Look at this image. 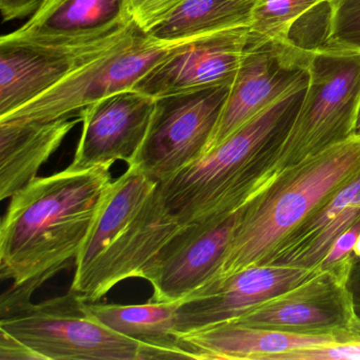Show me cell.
Returning <instances> with one entry per match:
<instances>
[{
  "label": "cell",
  "instance_id": "cell-1",
  "mask_svg": "<svg viewBox=\"0 0 360 360\" xmlns=\"http://www.w3.org/2000/svg\"><path fill=\"white\" fill-rule=\"evenodd\" d=\"M110 167L37 176L10 198L0 227V276L13 285L1 298V317L30 303L33 292L75 260L112 183Z\"/></svg>",
  "mask_w": 360,
  "mask_h": 360
},
{
  "label": "cell",
  "instance_id": "cell-2",
  "mask_svg": "<svg viewBox=\"0 0 360 360\" xmlns=\"http://www.w3.org/2000/svg\"><path fill=\"white\" fill-rule=\"evenodd\" d=\"M307 88L288 92L220 146L160 184L164 203L179 222L224 220L243 205L269 176Z\"/></svg>",
  "mask_w": 360,
  "mask_h": 360
},
{
  "label": "cell",
  "instance_id": "cell-3",
  "mask_svg": "<svg viewBox=\"0 0 360 360\" xmlns=\"http://www.w3.org/2000/svg\"><path fill=\"white\" fill-rule=\"evenodd\" d=\"M359 172L360 139L353 136L265 183L235 212L216 280L269 264L285 240Z\"/></svg>",
  "mask_w": 360,
  "mask_h": 360
},
{
  "label": "cell",
  "instance_id": "cell-4",
  "mask_svg": "<svg viewBox=\"0 0 360 360\" xmlns=\"http://www.w3.org/2000/svg\"><path fill=\"white\" fill-rule=\"evenodd\" d=\"M307 72L300 108L261 186L353 136L360 102V52L320 46L313 49Z\"/></svg>",
  "mask_w": 360,
  "mask_h": 360
},
{
  "label": "cell",
  "instance_id": "cell-5",
  "mask_svg": "<svg viewBox=\"0 0 360 360\" xmlns=\"http://www.w3.org/2000/svg\"><path fill=\"white\" fill-rule=\"evenodd\" d=\"M193 39L159 41L136 26L117 46L0 121L44 123L79 117L82 110L89 105L112 94L134 90L153 67Z\"/></svg>",
  "mask_w": 360,
  "mask_h": 360
},
{
  "label": "cell",
  "instance_id": "cell-6",
  "mask_svg": "<svg viewBox=\"0 0 360 360\" xmlns=\"http://www.w3.org/2000/svg\"><path fill=\"white\" fill-rule=\"evenodd\" d=\"M86 305L73 292L39 304L30 302L1 317L0 330L43 360H141L143 343L107 328Z\"/></svg>",
  "mask_w": 360,
  "mask_h": 360
},
{
  "label": "cell",
  "instance_id": "cell-7",
  "mask_svg": "<svg viewBox=\"0 0 360 360\" xmlns=\"http://www.w3.org/2000/svg\"><path fill=\"white\" fill-rule=\"evenodd\" d=\"M229 89L220 86L155 98L148 131L128 166L162 184L199 160Z\"/></svg>",
  "mask_w": 360,
  "mask_h": 360
},
{
  "label": "cell",
  "instance_id": "cell-8",
  "mask_svg": "<svg viewBox=\"0 0 360 360\" xmlns=\"http://www.w3.org/2000/svg\"><path fill=\"white\" fill-rule=\"evenodd\" d=\"M311 53L313 49L301 47L290 39L255 41L248 37L239 70L202 157L269 105L307 86Z\"/></svg>",
  "mask_w": 360,
  "mask_h": 360
},
{
  "label": "cell",
  "instance_id": "cell-9",
  "mask_svg": "<svg viewBox=\"0 0 360 360\" xmlns=\"http://www.w3.org/2000/svg\"><path fill=\"white\" fill-rule=\"evenodd\" d=\"M356 260L352 252L231 322L296 334H335L357 338L349 330L355 314L347 286Z\"/></svg>",
  "mask_w": 360,
  "mask_h": 360
},
{
  "label": "cell",
  "instance_id": "cell-10",
  "mask_svg": "<svg viewBox=\"0 0 360 360\" xmlns=\"http://www.w3.org/2000/svg\"><path fill=\"white\" fill-rule=\"evenodd\" d=\"M184 226L166 207L158 185L140 212L120 229L91 266L75 276L70 292L86 302H94L124 280L144 279Z\"/></svg>",
  "mask_w": 360,
  "mask_h": 360
},
{
  "label": "cell",
  "instance_id": "cell-11",
  "mask_svg": "<svg viewBox=\"0 0 360 360\" xmlns=\"http://www.w3.org/2000/svg\"><path fill=\"white\" fill-rule=\"evenodd\" d=\"M94 41L39 44L0 39V119L34 100L123 41L136 27Z\"/></svg>",
  "mask_w": 360,
  "mask_h": 360
},
{
  "label": "cell",
  "instance_id": "cell-12",
  "mask_svg": "<svg viewBox=\"0 0 360 360\" xmlns=\"http://www.w3.org/2000/svg\"><path fill=\"white\" fill-rule=\"evenodd\" d=\"M320 269L255 265L216 280L179 303L176 336L233 321Z\"/></svg>",
  "mask_w": 360,
  "mask_h": 360
},
{
  "label": "cell",
  "instance_id": "cell-13",
  "mask_svg": "<svg viewBox=\"0 0 360 360\" xmlns=\"http://www.w3.org/2000/svg\"><path fill=\"white\" fill-rule=\"evenodd\" d=\"M248 37V27H243L193 39L153 67L134 90L158 98L231 86Z\"/></svg>",
  "mask_w": 360,
  "mask_h": 360
},
{
  "label": "cell",
  "instance_id": "cell-14",
  "mask_svg": "<svg viewBox=\"0 0 360 360\" xmlns=\"http://www.w3.org/2000/svg\"><path fill=\"white\" fill-rule=\"evenodd\" d=\"M236 214L224 220L185 225L161 252L144 279L153 301L181 302L218 278L231 241Z\"/></svg>",
  "mask_w": 360,
  "mask_h": 360
},
{
  "label": "cell",
  "instance_id": "cell-15",
  "mask_svg": "<svg viewBox=\"0 0 360 360\" xmlns=\"http://www.w3.org/2000/svg\"><path fill=\"white\" fill-rule=\"evenodd\" d=\"M155 98L128 90L102 98L79 115L81 139L71 170L129 163L148 131Z\"/></svg>",
  "mask_w": 360,
  "mask_h": 360
},
{
  "label": "cell",
  "instance_id": "cell-16",
  "mask_svg": "<svg viewBox=\"0 0 360 360\" xmlns=\"http://www.w3.org/2000/svg\"><path fill=\"white\" fill-rule=\"evenodd\" d=\"M134 22L129 0H45L6 41L72 44L94 41L125 30Z\"/></svg>",
  "mask_w": 360,
  "mask_h": 360
},
{
  "label": "cell",
  "instance_id": "cell-17",
  "mask_svg": "<svg viewBox=\"0 0 360 360\" xmlns=\"http://www.w3.org/2000/svg\"><path fill=\"white\" fill-rule=\"evenodd\" d=\"M341 335H307L227 323L179 335V345L197 360H267L307 347L355 340Z\"/></svg>",
  "mask_w": 360,
  "mask_h": 360
},
{
  "label": "cell",
  "instance_id": "cell-18",
  "mask_svg": "<svg viewBox=\"0 0 360 360\" xmlns=\"http://www.w3.org/2000/svg\"><path fill=\"white\" fill-rule=\"evenodd\" d=\"M79 117L52 122L0 121V200L10 199L37 178Z\"/></svg>",
  "mask_w": 360,
  "mask_h": 360
},
{
  "label": "cell",
  "instance_id": "cell-19",
  "mask_svg": "<svg viewBox=\"0 0 360 360\" xmlns=\"http://www.w3.org/2000/svg\"><path fill=\"white\" fill-rule=\"evenodd\" d=\"M258 0H185L147 34L178 41L248 27Z\"/></svg>",
  "mask_w": 360,
  "mask_h": 360
},
{
  "label": "cell",
  "instance_id": "cell-20",
  "mask_svg": "<svg viewBox=\"0 0 360 360\" xmlns=\"http://www.w3.org/2000/svg\"><path fill=\"white\" fill-rule=\"evenodd\" d=\"M179 303L149 300L145 304H94L88 313L110 330L142 343L160 347H181L174 326Z\"/></svg>",
  "mask_w": 360,
  "mask_h": 360
},
{
  "label": "cell",
  "instance_id": "cell-21",
  "mask_svg": "<svg viewBox=\"0 0 360 360\" xmlns=\"http://www.w3.org/2000/svg\"><path fill=\"white\" fill-rule=\"evenodd\" d=\"M326 0H258L248 30L255 41L290 39L295 22Z\"/></svg>",
  "mask_w": 360,
  "mask_h": 360
},
{
  "label": "cell",
  "instance_id": "cell-22",
  "mask_svg": "<svg viewBox=\"0 0 360 360\" xmlns=\"http://www.w3.org/2000/svg\"><path fill=\"white\" fill-rule=\"evenodd\" d=\"M328 24L322 47L360 52V0H326Z\"/></svg>",
  "mask_w": 360,
  "mask_h": 360
},
{
  "label": "cell",
  "instance_id": "cell-23",
  "mask_svg": "<svg viewBox=\"0 0 360 360\" xmlns=\"http://www.w3.org/2000/svg\"><path fill=\"white\" fill-rule=\"evenodd\" d=\"M267 360H360V338L323 347L295 349L271 356Z\"/></svg>",
  "mask_w": 360,
  "mask_h": 360
},
{
  "label": "cell",
  "instance_id": "cell-24",
  "mask_svg": "<svg viewBox=\"0 0 360 360\" xmlns=\"http://www.w3.org/2000/svg\"><path fill=\"white\" fill-rule=\"evenodd\" d=\"M132 18L136 26L149 32L165 20L185 0H129Z\"/></svg>",
  "mask_w": 360,
  "mask_h": 360
},
{
  "label": "cell",
  "instance_id": "cell-25",
  "mask_svg": "<svg viewBox=\"0 0 360 360\" xmlns=\"http://www.w3.org/2000/svg\"><path fill=\"white\" fill-rule=\"evenodd\" d=\"M360 233V219L352 225L349 229L345 231L342 235L337 238L335 243L333 244L330 250H328L326 258L322 261L320 269H326V267L334 265L335 263L345 259V257L349 256L353 252L354 246L357 241L358 236Z\"/></svg>",
  "mask_w": 360,
  "mask_h": 360
},
{
  "label": "cell",
  "instance_id": "cell-26",
  "mask_svg": "<svg viewBox=\"0 0 360 360\" xmlns=\"http://www.w3.org/2000/svg\"><path fill=\"white\" fill-rule=\"evenodd\" d=\"M0 359L43 360V358L5 330H0Z\"/></svg>",
  "mask_w": 360,
  "mask_h": 360
},
{
  "label": "cell",
  "instance_id": "cell-27",
  "mask_svg": "<svg viewBox=\"0 0 360 360\" xmlns=\"http://www.w3.org/2000/svg\"><path fill=\"white\" fill-rule=\"evenodd\" d=\"M45 0H0L4 22L32 16L39 11Z\"/></svg>",
  "mask_w": 360,
  "mask_h": 360
},
{
  "label": "cell",
  "instance_id": "cell-28",
  "mask_svg": "<svg viewBox=\"0 0 360 360\" xmlns=\"http://www.w3.org/2000/svg\"><path fill=\"white\" fill-rule=\"evenodd\" d=\"M355 317L360 320V259L354 262L347 281Z\"/></svg>",
  "mask_w": 360,
  "mask_h": 360
},
{
  "label": "cell",
  "instance_id": "cell-29",
  "mask_svg": "<svg viewBox=\"0 0 360 360\" xmlns=\"http://www.w3.org/2000/svg\"><path fill=\"white\" fill-rule=\"evenodd\" d=\"M349 330L352 335L357 337V338H360V320L355 317L354 321L352 322L351 326H349Z\"/></svg>",
  "mask_w": 360,
  "mask_h": 360
},
{
  "label": "cell",
  "instance_id": "cell-30",
  "mask_svg": "<svg viewBox=\"0 0 360 360\" xmlns=\"http://www.w3.org/2000/svg\"><path fill=\"white\" fill-rule=\"evenodd\" d=\"M354 136L360 139V102L358 106L357 117H356L355 127H354Z\"/></svg>",
  "mask_w": 360,
  "mask_h": 360
},
{
  "label": "cell",
  "instance_id": "cell-31",
  "mask_svg": "<svg viewBox=\"0 0 360 360\" xmlns=\"http://www.w3.org/2000/svg\"><path fill=\"white\" fill-rule=\"evenodd\" d=\"M354 256L357 259H360V233L358 236L357 241H356L355 246L353 250Z\"/></svg>",
  "mask_w": 360,
  "mask_h": 360
},
{
  "label": "cell",
  "instance_id": "cell-32",
  "mask_svg": "<svg viewBox=\"0 0 360 360\" xmlns=\"http://www.w3.org/2000/svg\"><path fill=\"white\" fill-rule=\"evenodd\" d=\"M324 4H326V3H324Z\"/></svg>",
  "mask_w": 360,
  "mask_h": 360
}]
</instances>
